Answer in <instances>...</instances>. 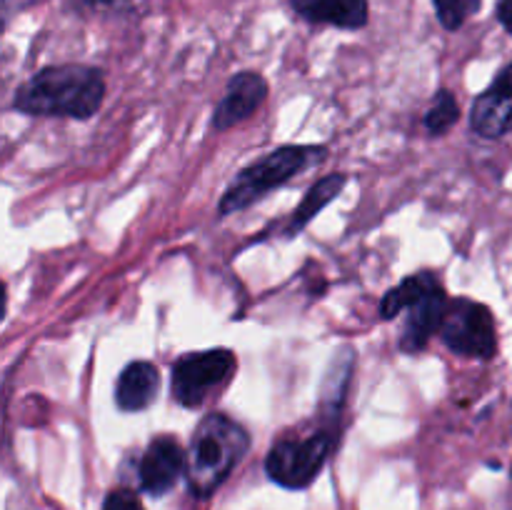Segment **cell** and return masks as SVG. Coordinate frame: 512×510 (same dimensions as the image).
I'll use <instances>...</instances> for the list:
<instances>
[{
	"instance_id": "cell-14",
	"label": "cell",
	"mask_w": 512,
	"mask_h": 510,
	"mask_svg": "<svg viewBox=\"0 0 512 510\" xmlns=\"http://www.w3.org/2000/svg\"><path fill=\"white\" fill-rule=\"evenodd\" d=\"M435 283H440L433 273H415L410 278H405L403 283L395 285L393 290H388V295L380 303V315L385 320H393L395 315H400V310H408L420 295L428 288H433Z\"/></svg>"
},
{
	"instance_id": "cell-15",
	"label": "cell",
	"mask_w": 512,
	"mask_h": 510,
	"mask_svg": "<svg viewBox=\"0 0 512 510\" xmlns=\"http://www.w3.org/2000/svg\"><path fill=\"white\" fill-rule=\"evenodd\" d=\"M460 118V108H458V100L450 90H440L435 95L433 105H430L428 115H425V128L430 130L433 135H443L458 123Z\"/></svg>"
},
{
	"instance_id": "cell-3",
	"label": "cell",
	"mask_w": 512,
	"mask_h": 510,
	"mask_svg": "<svg viewBox=\"0 0 512 510\" xmlns=\"http://www.w3.org/2000/svg\"><path fill=\"white\" fill-rule=\"evenodd\" d=\"M323 155L325 148H318V145H283V148L273 150L270 155L260 158L258 163L240 170L238 178L230 183V188L220 198L218 213L233 215L235 210L248 208L255 200L268 195L270 190L288 183L300 170L310 168L313 163L323 160Z\"/></svg>"
},
{
	"instance_id": "cell-4",
	"label": "cell",
	"mask_w": 512,
	"mask_h": 510,
	"mask_svg": "<svg viewBox=\"0 0 512 510\" xmlns=\"http://www.w3.org/2000/svg\"><path fill=\"white\" fill-rule=\"evenodd\" d=\"M335 448V435L328 430L305 440H280L265 458V473L273 483L288 490H303L320 475Z\"/></svg>"
},
{
	"instance_id": "cell-2",
	"label": "cell",
	"mask_w": 512,
	"mask_h": 510,
	"mask_svg": "<svg viewBox=\"0 0 512 510\" xmlns=\"http://www.w3.org/2000/svg\"><path fill=\"white\" fill-rule=\"evenodd\" d=\"M250 448L248 430L223 413H210L200 420L188 448V485L193 495L208 498L225 483L235 465Z\"/></svg>"
},
{
	"instance_id": "cell-13",
	"label": "cell",
	"mask_w": 512,
	"mask_h": 510,
	"mask_svg": "<svg viewBox=\"0 0 512 510\" xmlns=\"http://www.w3.org/2000/svg\"><path fill=\"white\" fill-rule=\"evenodd\" d=\"M345 183H348V178H345L343 173L325 175L323 180H318V183L308 190V195L303 198V203L293 210V215H290V220H288V228H285V235L300 233V230H303L305 225L315 218V215H320V210L328 208V205L333 203L340 193H343Z\"/></svg>"
},
{
	"instance_id": "cell-8",
	"label": "cell",
	"mask_w": 512,
	"mask_h": 510,
	"mask_svg": "<svg viewBox=\"0 0 512 510\" xmlns=\"http://www.w3.org/2000/svg\"><path fill=\"white\" fill-rule=\"evenodd\" d=\"M512 125V63L500 70L488 90L475 98L470 110V128L480 138L495 140L508 133Z\"/></svg>"
},
{
	"instance_id": "cell-10",
	"label": "cell",
	"mask_w": 512,
	"mask_h": 510,
	"mask_svg": "<svg viewBox=\"0 0 512 510\" xmlns=\"http://www.w3.org/2000/svg\"><path fill=\"white\" fill-rule=\"evenodd\" d=\"M445 310H448V300H445L443 283H435L433 288L425 290V293L408 308L400 348H403L405 353H418V350H423L425 345H428V340L433 338L435 333H440Z\"/></svg>"
},
{
	"instance_id": "cell-6",
	"label": "cell",
	"mask_w": 512,
	"mask_h": 510,
	"mask_svg": "<svg viewBox=\"0 0 512 510\" xmlns=\"http://www.w3.org/2000/svg\"><path fill=\"white\" fill-rule=\"evenodd\" d=\"M235 370V355L225 348L188 353L173 365V395L185 408H198L213 390L223 388Z\"/></svg>"
},
{
	"instance_id": "cell-9",
	"label": "cell",
	"mask_w": 512,
	"mask_h": 510,
	"mask_svg": "<svg viewBox=\"0 0 512 510\" xmlns=\"http://www.w3.org/2000/svg\"><path fill=\"white\" fill-rule=\"evenodd\" d=\"M265 95H268V83H265L263 75L258 73L233 75L223 100H220L218 108H215L213 113V128L228 130L233 128V125H238L240 120L250 118V115L263 105Z\"/></svg>"
},
{
	"instance_id": "cell-16",
	"label": "cell",
	"mask_w": 512,
	"mask_h": 510,
	"mask_svg": "<svg viewBox=\"0 0 512 510\" xmlns=\"http://www.w3.org/2000/svg\"><path fill=\"white\" fill-rule=\"evenodd\" d=\"M433 3L445 30H458L460 25L468 23L470 15L480 10V0H433Z\"/></svg>"
},
{
	"instance_id": "cell-1",
	"label": "cell",
	"mask_w": 512,
	"mask_h": 510,
	"mask_svg": "<svg viewBox=\"0 0 512 510\" xmlns=\"http://www.w3.org/2000/svg\"><path fill=\"white\" fill-rule=\"evenodd\" d=\"M105 78L90 65H53L35 73L15 93V108L43 118L88 120L103 105Z\"/></svg>"
},
{
	"instance_id": "cell-12",
	"label": "cell",
	"mask_w": 512,
	"mask_h": 510,
	"mask_svg": "<svg viewBox=\"0 0 512 510\" xmlns=\"http://www.w3.org/2000/svg\"><path fill=\"white\" fill-rule=\"evenodd\" d=\"M295 13L308 23L358 30L368 23V0H290Z\"/></svg>"
},
{
	"instance_id": "cell-17",
	"label": "cell",
	"mask_w": 512,
	"mask_h": 510,
	"mask_svg": "<svg viewBox=\"0 0 512 510\" xmlns=\"http://www.w3.org/2000/svg\"><path fill=\"white\" fill-rule=\"evenodd\" d=\"M103 510H145L143 505H140L138 495L133 493V490H113V493L105 498L103 503Z\"/></svg>"
},
{
	"instance_id": "cell-19",
	"label": "cell",
	"mask_w": 512,
	"mask_h": 510,
	"mask_svg": "<svg viewBox=\"0 0 512 510\" xmlns=\"http://www.w3.org/2000/svg\"><path fill=\"white\" fill-rule=\"evenodd\" d=\"M88 5H93V8H123L128 0H85Z\"/></svg>"
},
{
	"instance_id": "cell-11",
	"label": "cell",
	"mask_w": 512,
	"mask_h": 510,
	"mask_svg": "<svg viewBox=\"0 0 512 510\" xmlns=\"http://www.w3.org/2000/svg\"><path fill=\"white\" fill-rule=\"evenodd\" d=\"M160 388V375L148 360H133L123 368L115 383V403L123 413H138L155 400Z\"/></svg>"
},
{
	"instance_id": "cell-5",
	"label": "cell",
	"mask_w": 512,
	"mask_h": 510,
	"mask_svg": "<svg viewBox=\"0 0 512 510\" xmlns=\"http://www.w3.org/2000/svg\"><path fill=\"white\" fill-rule=\"evenodd\" d=\"M440 338L453 353L468 355V358H493L498 350V335H495V318L488 305L475 300L458 298L448 303Z\"/></svg>"
},
{
	"instance_id": "cell-18",
	"label": "cell",
	"mask_w": 512,
	"mask_h": 510,
	"mask_svg": "<svg viewBox=\"0 0 512 510\" xmlns=\"http://www.w3.org/2000/svg\"><path fill=\"white\" fill-rule=\"evenodd\" d=\"M498 20L503 28L512 35V0H500L498 3Z\"/></svg>"
},
{
	"instance_id": "cell-7",
	"label": "cell",
	"mask_w": 512,
	"mask_h": 510,
	"mask_svg": "<svg viewBox=\"0 0 512 510\" xmlns=\"http://www.w3.org/2000/svg\"><path fill=\"white\" fill-rule=\"evenodd\" d=\"M185 465H188V453H183L178 440L160 435L148 445V450L140 458V488L148 495H155V498L165 495L168 490H173L180 475L185 473Z\"/></svg>"
}]
</instances>
